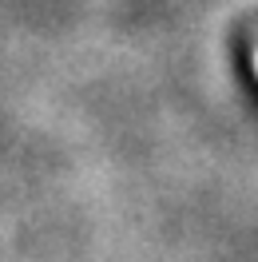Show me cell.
Here are the masks:
<instances>
[{
	"instance_id": "1",
	"label": "cell",
	"mask_w": 258,
	"mask_h": 262,
	"mask_svg": "<svg viewBox=\"0 0 258 262\" xmlns=\"http://www.w3.org/2000/svg\"><path fill=\"white\" fill-rule=\"evenodd\" d=\"M254 72H258V52H254Z\"/></svg>"
}]
</instances>
